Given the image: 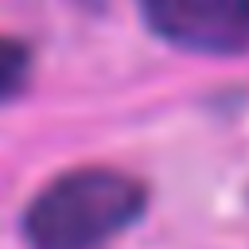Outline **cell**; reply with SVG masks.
<instances>
[{
  "instance_id": "obj_2",
  "label": "cell",
  "mask_w": 249,
  "mask_h": 249,
  "mask_svg": "<svg viewBox=\"0 0 249 249\" xmlns=\"http://www.w3.org/2000/svg\"><path fill=\"white\" fill-rule=\"evenodd\" d=\"M148 27L195 54L249 51V0H140Z\"/></svg>"
},
{
  "instance_id": "obj_1",
  "label": "cell",
  "mask_w": 249,
  "mask_h": 249,
  "mask_svg": "<svg viewBox=\"0 0 249 249\" xmlns=\"http://www.w3.org/2000/svg\"><path fill=\"white\" fill-rule=\"evenodd\" d=\"M144 210V187L113 167H78L47 183L23 214L27 241L43 249H86L132 226Z\"/></svg>"
},
{
  "instance_id": "obj_3",
  "label": "cell",
  "mask_w": 249,
  "mask_h": 249,
  "mask_svg": "<svg viewBox=\"0 0 249 249\" xmlns=\"http://www.w3.org/2000/svg\"><path fill=\"white\" fill-rule=\"evenodd\" d=\"M27 74H31V54L19 39H8L0 35V101L16 97L23 86H27Z\"/></svg>"
}]
</instances>
